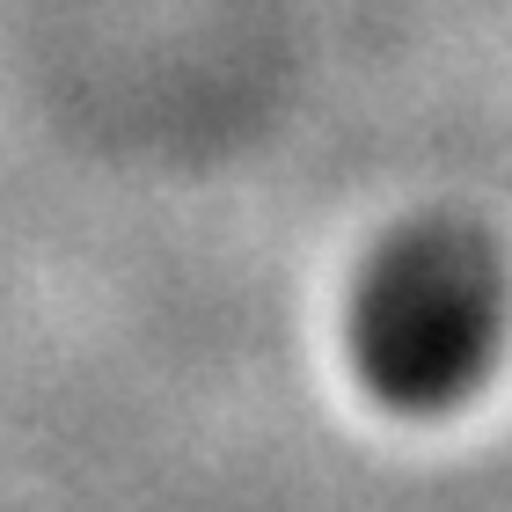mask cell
<instances>
[{
	"label": "cell",
	"mask_w": 512,
	"mask_h": 512,
	"mask_svg": "<svg viewBox=\"0 0 512 512\" xmlns=\"http://www.w3.org/2000/svg\"><path fill=\"white\" fill-rule=\"evenodd\" d=\"M505 337V264L461 220H417L352 286V366L395 410L461 403Z\"/></svg>",
	"instance_id": "obj_1"
}]
</instances>
